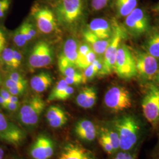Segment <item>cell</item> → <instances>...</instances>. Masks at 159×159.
<instances>
[{"mask_svg": "<svg viewBox=\"0 0 159 159\" xmlns=\"http://www.w3.org/2000/svg\"><path fill=\"white\" fill-rule=\"evenodd\" d=\"M114 125L119 137L120 149L127 152L134 148L140 132L137 120L131 116L126 115L117 120Z\"/></svg>", "mask_w": 159, "mask_h": 159, "instance_id": "1", "label": "cell"}, {"mask_svg": "<svg viewBox=\"0 0 159 159\" xmlns=\"http://www.w3.org/2000/svg\"><path fill=\"white\" fill-rule=\"evenodd\" d=\"M113 35L110 39L108 46L104 53L102 59V68L99 73L100 75H106L114 71V66L118 48L125 35V29L121 27L116 21L112 24Z\"/></svg>", "mask_w": 159, "mask_h": 159, "instance_id": "2", "label": "cell"}, {"mask_svg": "<svg viewBox=\"0 0 159 159\" xmlns=\"http://www.w3.org/2000/svg\"><path fill=\"white\" fill-rule=\"evenodd\" d=\"M84 0H60L56 6L57 21L64 25H71L83 15Z\"/></svg>", "mask_w": 159, "mask_h": 159, "instance_id": "3", "label": "cell"}, {"mask_svg": "<svg viewBox=\"0 0 159 159\" xmlns=\"http://www.w3.org/2000/svg\"><path fill=\"white\" fill-rule=\"evenodd\" d=\"M45 107V102L40 97H32L23 103L19 110L18 119L23 125L34 127L39 123Z\"/></svg>", "mask_w": 159, "mask_h": 159, "instance_id": "4", "label": "cell"}, {"mask_svg": "<svg viewBox=\"0 0 159 159\" xmlns=\"http://www.w3.org/2000/svg\"><path fill=\"white\" fill-rule=\"evenodd\" d=\"M114 71L122 79H130L137 75L136 62L130 48L121 43L117 52Z\"/></svg>", "mask_w": 159, "mask_h": 159, "instance_id": "5", "label": "cell"}, {"mask_svg": "<svg viewBox=\"0 0 159 159\" xmlns=\"http://www.w3.org/2000/svg\"><path fill=\"white\" fill-rule=\"evenodd\" d=\"M104 102L106 106L114 112L123 111L130 108L132 100L130 92L122 86H113L106 91Z\"/></svg>", "mask_w": 159, "mask_h": 159, "instance_id": "6", "label": "cell"}, {"mask_svg": "<svg viewBox=\"0 0 159 159\" xmlns=\"http://www.w3.org/2000/svg\"><path fill=\"white\" fill-rule=\"evenodd\" d=\"M130 50L136 62L137 75L145 80L154 79L159 69L157 58L144 50Z\"/></svg>", "mask_w": 159, "mask_h": 159, "instance_id": "7", "label": "cell"}, {"mask_svg": "<svg viewBox=\"0 0 159 159\" xmlns=\"http://www.w3.org/2000/svg\"><path fill=\"white\" fill-rule=\"evenodd\" d=\"M125 28L131 35L138 37L148 33L150 29V20L148 13L142 8H135L125 17Z\"/></svg>", "mask_w": 159, "mask_h": 159, "instance_id": "8", "label": "cell"}, {"mask_svg": "<svg viewBox=\"0 0 159 159\" xmlns=\"http://www.w3.org/2000/svg\"><path fill=\"white\" fill-rule=\"evenodd\" d=\"M143 113L153 127L159 123V86L150 85L143 98Z\"/></svg>", "mask_w": 159, "mask_h": 159, "instance_id": "9", "label": "cell"}, {"mask_svg": "<svg viewBox=\"0 0 159 159\" xmlns=\"http://www.w3.org/2000/svg\"><path fill=\"white\" fill-rule=\"evenodd\" d=\"M54 59V52L47 43L41 41L33 47L29 56L28 63L31 70L44 68L50 66Z\"/></svg>", "mask_w": 159, "mask_h": 159, "instance_id": "10", "label": "cell"}, {"mask_svg": "<svg viewBox=\"0 0 159 159\" xmlns=\"http://www.w3.org/2000/svg\"><path fill=\"white\" fill-rule=\"evenodd\" d=\"M24 138L22 130L0 112V139L17 146L23 142Z\"/></svg>", "mask_w": 159, "mask_h": 159, "instance_id": "11", "label": "cell"}, {"mask_svg": "<svg viewBox=\"0 0 159 159\" xmlns=\"http://www.w3.org/2000/svg\"><path fill=\"white\" fill-rule=\"evenodd\" d=\"M37 27L43 34H51L58 29L57 19L56 14L46 7L35 8L32 11Z\"/></svg>", "mask_w": 159, "mask_h": 159, "instance_id": "12", "label": "cell"}, {"mask_svg": "<svg viewBox=\"0 0 159 159\" xmlns=\"http://www.w3.org/2000/svg\"><path fill=\"white\" fill-rule=\"evenodd\" d=\"M54 143L48 137H38L30 148V154L34 159H49L54 153Z\"/></svg>", "mask_w": 159, "mask_h": 159, "instance_id": "13", "label": "cell"}, {"mask_svg": "<svg viewBox=\"0 0 159 159\" xmlns=\"http://www.w3.org/2000/svg\"><path fill=\"white\" fill-rule=\"evenodd\" d=\"M88 30L102 40L110 39L113 35V27L104 18H95L88 25Z\"/></svg>", "mask_w": 159, "mask_h": 159, "instance_id": "14", "label": "cell"}, {"mask_svg": "<svg viewBox=\"0 0 159 159\" xmlns=\"http://www.w3.org/2000/svg\"><path fill=\"white\" fill-rule=\"evenodd\" d=\"M75 132L77 136L86 142H93L96 137L95 125L89 120L79 121L75 127Z\"/></svg>", "mask_w": 159, "mask_h": 159, "instance_id": "15", "label": "cell"}, {"mask_svg": "<svg viewBox=\"0 0 159 159\" xmlns=\"http://www.w3.org/2000/svg\"><path fill=\"white\" fill-rule=\"evenodd\" d=\"M77 105L84 109L91 108L95 105L97 100V92L93 87H85L80 91L76 97Z\"/></svg>", "mask_w": 159, "mask_h": 159, "instance_id": "16", "label": "cell"}, {"mask_svg": "<svg viewBox=\"0 0 159 159\" xmlns=\"http://www.w3.org/2000/svg\"><path fill=\"white\" fill-rule=\"evenodd\" d=\"M52 83V78L49 73L42 71L34 75L30 80V85L33 90L41 93L46 91Z\"/></svg>", "mask_w": 159, "mask_h": 159, "instance_id": "17", "label": "cell"}, {"mask_svg": "<svg viewBox=\"0 0 159 159\" xmlns=\"http://www.w3.org/2000/svg\"><path fill=\"white\" fill-rule=\"evenodd\" d=\"M83 37L87 43L90 46L91 49L97 55L104 54L111 39L108 40L100 39L89 30L84 31Z\"/></svg>", "mask_w": 159, "mask_h": 159, "instance_id": "18", "label": "cell"}, {"mask_svg": "<svg viewBox=\"0 0 159 159\" xmlns=\"http://www.w3.org/2000/svg\"><path fill=\"white\" fill-rule=\"evenodd\" d=\"M58 159H90L85 150L77 144H67L60 154Z\"/></svg>", "mask_w": 159, "mask_h": 159, "instance_id": "19", "label": "cell"}, {"mask_svg": "<svg viewBox=\"0 0 159 159\" xmlns=\"http://www.w3.org/2000/svg\"><path fill=\"white\" fill-rule=\"evenodd\" d=\"M144 50L149 54L159 58V30L153 31L144 44Z\"/></svg>", "mask_w": 159, "mask_h": 159, "instance_id": "20", "label": "cell"}, {"mask_svg": "<svg viewBox=\"0 0 159 159\" xmlns=\"http://www.w3.org/2000/svg\"><path fill=\"white\" fill-rule=\"evenodd\" d=\"M139 0H114V6L120 17H127L136 8Z\"/></svg>", "mask_w": 159, "mask_h": 159, "instance_id": "21", "label": "cell"}, {"mask_svg": "<svg viewBox=\"0 0 159 159\" xmlns=\"http://www.w3.org/2000/svg\"><path fill=\"white\" fill-rule=\"evenodd\" d=\"M68 86L64 80H60L58 81L52 89L50 94L48 97L47 101L48 102L58 100L61 101L64 92Z\"/></svg>", "mask_w": 159, "mask_h": 159, "instance_id": "22", "label": "cell"}, {"mask_svg": "<svg viewBox=\"0 0 159 159\" xmlns=\"http://www.w3.org/2000/svg\"><path fill=\"white\" fill-rule=\"evenodd\" d=\"M1 57L4 63L12 68L16 69L14 58V50L11 48H5L1 52Z\"/></svg>", "mask_w": 159, "mask_h": 159, "instance_id": "23", "label": "cell"}, {"mask_svg": "<svg viewBox=\"0 0 159 159\" xmlns=\"http://www.w3.org/2000/svg\"><path fill=\"white\" fill-rule=\"evenodd\" d=\"M68 121V118L64 111L58 114L54 119L48 121V123L51 127L54 129H58L65 125Z\"/></svg>", "mask_w": 159, "mask_h": 159, "instance_id": "24", "label": "cell"}, {"mask_svg": "<svg viewBox=\"0 0 159 159\" xmlns=\"http://www.w3.org/2000/svg\"><path fill=\"white\" fill-rule=\"evenodd\" d=\"M104 133L108 137V140L111 143L114 151L120 148L119 137L117 132L116 131L111 130L108 129H102Z\"/></svg>", "mask_w": 159, "mask_h": 159, "instance_id": "25", "label": "cell"}, {"mask_svg": "<svg viewBox=\"0 0 159 159\" xmlns=\"http://www.w3.org/2000/svg\"><path fill=\"white\" fill-rule=\"evenodd\" d=\"M99 143L100 146L102 147L103 150L108 154L113 153L115 152L113 148L108 140V137L106 135V134L102 130L100 137H99Z\"/></svg>", "mask_w": 159, "mask_h": 159, "instance_id": "26", "label": "cell"}, {"mask_svg": "<svg viewBox=\"0 0 159 159\" xmlns=\"http://www.w3.org/2000/svg\"><path fill=\"white\" fill-rule=\"evenodd\" d=\"M84 70V71L83 73L84 83L93 79L97 74H98V70L93 63H92Z\"/></svg>", "mask_w": 159, "mask_h": 159, "instance_id": "27", "label": "cell"}, {"mask_svg": "<svg viewBox=\"0 0 159 159\" xmlns=\"http://www.w3.org/2000/svg\"><path fill=\"white\" fill-rule=\"evenodd\" d=\"M13 41L16 46L21 47L25 45L27 41L25 40L24 35L23 34L22 29L20 27L17 30L15 31L13 35Z\"/></svg>", "mask_w": 159, "mask_h": 159, "instance_id": "28", "label": "cell"}, {"mask_svg": "<svg viewBox=\"0 0 159 159\" xmlns=\"http://www.w3.org/2000/svg\"><path fill=\"white\" fill-rule=\"evenodd\" d=\"M68 85H78L81 84H84L83 73H80L71 77H64V79Z\"/></svg>", "mask_w": 159, "mask_h": 159, "instance_id": "29", "label": "cell"}, {"mask_svg": "<svg viewBox=\"0 0 159 159\" xmlns=\"http://www.w3.org/2000/svg\"><path fill=\"white\" fill-rule=\"evenodd\" d=\"M64 111L62 108L57 106H51L47 109L46 113V119L47 121H49L51 120L54 119L58 114L61 113Z\"/></svg>", "mask_w": 159, "mask_h": 159, "instance_id": "30", "label": "cell"}, {"mask_svg": "<svg viewBox=\"0 0 159 159\" xmlns=\"http://www.w3.org/2000/svg\"><path fill=\"white\" fill-rule=\"evenodd\" d=\"M60 71L64 77H71L81 73L77 67L73 66H68Z\"/></svg>", "mask_w": 159, "mask_h": 159, "instance_id": "31", "label": "cell"}, {"mask_svg": "<svg viewBox=\"0 0 159 159\" xmlns=\"http://www.w3.org/2000/svg\"><path fill=\"white\" fill-rule=\"evenodd\" d=\"M109 0H91V8L94 11H100L107 5Z\"/></svg>", "mask_w": 159, "mask_h": 159, "instance_id": "32", "label": "cell"}, {"mask_svg": "<svg viewBox=\"0 0 159 159\" xmlns=\"http://www.w3.org/2000/svg\"><path fill=\"white\" fill-rule=\"evenodd\" d=\"M26 85L27 86V83H18L17 81H15L12 80L8 78L4 81V87L6 89H9L11 88H14L19 86H23Z\"/></svg>", "mask_w": 159, "mask_h": 159, "instance_id": "33", "label": "cell"}, {"mask_svg": "<svg viewBox=\"0 0 159 159\" xmlns=\"http://www.w3.org/2000/svg\"><path fill=\"white\" fill-rule=\"evenodd\" d=\"M27 89L26 85H23V86H19V87H16L14 88H11L9 89H7L8 91L10 93L11 95L12 96H20L23 94V93L25 92V90Z\"/></svg>", "mask_w": 159, "mask_h": 159, "instance_id": "34", "label": "cell"}, {"mask_svg": "<svg viewBox=\"0 0 159 159\" xmlns=\"http://www.w3.org/2000/svg\"><path fill=\"white\" fill-rule=\"evenodd\" d=\"M10 6V0H0V18L4 17Z\"/></svg>", "mask_w": 159, "mask_h": 159, "instance_id": "35", "label": "cell"}, {"mask_svg": "<svg viewBox=\"0 0 159 159\" xmlns=\"http://www.w3.org/2000/svg\"><path fill=\"white\" fill-rule=\"evenodd\" d=\"M8 78L18 83H27V81L24 79V77L21 74H20L18 72H12L9 74Z\"/></svg>", "mask_w": 159, "mask_h": 159, "instance_id": "36", "label": "cell"}, {"mask_svg": "<svg viewBox=\"0 0 159 159\" xmlns=\"http://www.w3.org/2000/svg\"><path fill=\"white\" fill-rule=\"evenodd\" d=\"M14 61L16 64V68H17L21 64V61L23 60V56L21 53L19 51L14 50Z\"/></svg>", "mask_w": 159, "mask_h": 159, "instance_id": "37", "label": "cell"}, {"mask_svg": "<svg viewBox=\"0 0 159 159\" xmlns=\"http://www.w3.org/2000/svg\"><path fill=\"white\" fill-rule=\"evenodd\" d=\"M114 159H134V157L131 154L123 151L117 154Z\"/></svg>", "mask_w": 159, "mask_h": 159, "instance_id": "38", "label": "cell"}, {"mask_svg": "<svg viewBox=\"0 0 159 159\" xmlns=\"http://www.w3.org/2000/svg\"><path fill=\"white\" fill-rule=\"evenodd\" d=\"M20 107V102H8L7 104L6 109L10 111H16Z\"/></svg>", "mask_w": 159, "mask_h": 159, "instance_id": "39", "label": "cell"}, {"mask_svg": "<svg viewBox=\"0 0 159 159\" xmlns=\"http://www.w3.org/2000/svg\"><path fill=\"white\" fill-rule=\"evenodd\" d=\"M6 39L4 33L0 31V54L6 48Z\"/></svg>", "mask_w": 159, "mask_h": 159, "instance_id": "40", "label": "cell"}, {"mask_svg": "<svg viewBox=\"0 0 159 159\" xmlns=\"http://www.w3.org/2000/svg\"><path fill=\"white\" fill-rule=\"evenodd\" d=\"M0 95L4 98V100L7 102H9L10 98L11 96L9 93V91H8V90L5 89L4 88H2L0 89Z\"/></svg>", "mask_w": 159, "mask_h": 159, "instance_id": "41", "label": "cell"}, {"mask_svg": "<svg viewBox=\"0 0 159 159\" xmlns=\"http://www.w3.org/2000/svg\"><path fill=\"white\" fill-rule=\"evenodd\" d=\"M26 25H27V27L29 30V33L32 37V38L33 39L34 37L36 35V31L34 29L33 25L31 23H28V22H26Z\"/></svg>", "mask_w": 159, "mask_h": 159, "instance_id": "42", "label": "cell"}, {"mask_svg": "<svg viewBox=\"0 0 159 159\" xmlns=\"http://www.w3.org/2000/svg\"><path fill=\"white\" fill-rule=\"evenodd\" d=\"M8 102H6L4 100V98L0 95V105L3 107V108H6L7 104Z\"/></svg>", "mask_w": 159, "mask_h": 159, "instance_id": "43", "label": "cell"}, {"mask_svg": "<svg viewBox=\"0 0 159 159\" xmlns=\"http://www.w3.org/2000/svg\"><path fill=\"white\" fill-rule=\"evenodd\" d=\"M9 102H19V100H18V96H12V95H11V97H10V98Z\"/></svg>", "mask_w": 159, "mask_h": 159, "instance_id": "44", "label": "cell"}, {"mask_svg": "<svg viewBox=\"0 0 159 159\" xmlns=\"http://www.w3.org/2000/svg\"><path fill=\"white\" fill-rule=\"evenodd\" d=\"M153 10L154 11L157 12L159 15V2L156 5L154 6Z\"/></svg>", "mask_w": 159, "mask_h": 159, "instance_id": "45", "label": "cell"}, {"mask_svg": "<svg viewBox=\"0 0 159 159\" xmlns=\"http://www.w3.org/2000/svg\"><path fill=\"white\" fill-rule=\"evenodd\" d=\"M4 156V152L2 150V148H0V159H3Z\"/></svg>", "mask_w": 159, "mask_h": 159, "instance_id": "46", "label": "cell"}, {"mask_svg": "<svg viewBox=\"0 0 159 159\" xmlns=\"http://www.w3.org/2000/svg\"><path fill=\"white\" fill-rule=\"evenodd\" d=\"M156 79V81H157V83L159 84V68L158 69L157 73V74H156V77H155V79Z\"/></svg>", "mask_w": 159, "mask_h": 159, "instance_id": "47", "label": "cell"}, {"mask_svg": "<svg viewBox=\"0 0 159 159\" xmlns=\"http://www.w3.org/2000/svg\"><path fill=\"white\" fill-rule=\"evenodd\" d=\"M0 81H1V77H0Z\"/></svg>", "mask_w": 159, "mask_h": 159, "instance_id": "48", "label": "cell"}]
</instances>
